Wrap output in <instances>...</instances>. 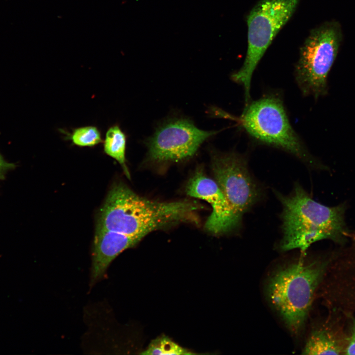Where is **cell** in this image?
Instances as JSON below:
<instances>
[{"instance_id":"obj_1","label":"cell","mask_w":355,"mask_h":355,"mask_svg":"<svg viewBox=\"0 0 355 355\" xmlns=\"http://www.w3.org/2000/svg\"><path fill=\"white\" fill-rule=\"evenodd\" d=\"M198 204L189 201L160 202L140 196L123 184L114 185L102 208L97 227L144 237L182 222H198Z\"/></svg>"},{"instance_id":"obj_2","label":"cell","mask_w":355,"mask_h":355,"mask_svg":"<svg viewBox=\"0 0 355 355\" xmlns=\"http://www.w3.org/2000/svg\"><path fill=\"white\" fill-rule=\"evenodd\" d=\"M276 194L283 207L280 250L299 249L304 252L312 244L323 239L341 244L347 241L350 233L345 221V203L331 207L322 205L299 183L288 195Z\"/></svg>"},{"instance_id":"obj_3","label":"cell","mask_w":355,"mask_h":355,"mask_svg":"<svg viewBox=\"0 0 355 355\" xmlns=\"http://www.w3.org/2000/svg\"><path fill=\"white\" fill-rule=\"evenodd\" d=\"M330 262L303 254L269 278L266 286L268 300L292 334L298 335L304 327Z\"/></svg>"},{"instance_id":"obj_4","label":"cell","mask_w":355,"mask_h":355,"mask_svg":"<svg viewBox=\"0 0 355 355\" xmlns=\"http://www.w3.org/2000/svg\"><path fill=\"white\" fill-rule=\"evenodd\" d=\"M237 120L257 142L285 150L311 167L327 169L305 149L292 129L279 97L270 95L249 103Z\"/></svg>"},{"instance_id":"obj_5","label":"cell","mask_w":355,"mask_h":355,"mask_svg":"<svg viewBox=\"0 0 355 355\" xmlns=\"http://www.w3.org/2000/svg\"><path fill=\"white\" fill-rule=\"evenodd\" d=\"M299 0H260L247 18L248 49L241 68L232 75L243 85L246 105L250 101L253 73L259 61L281 28L289 20Z\"/></svg>"},{"instance_id":"obj_6","label":"cell","mask_w":355,"mask_h":355,"mask_svg":"<svg viewBox=\"0 0 355 355\" xmlns=\"http://www.w3.org/2000/svg\"><path fill=\"white\" fill-rule=\"evenodd\" d=\"M340 24L326 22L312 30L300 48L296 65L297 83L304 95L316 99L326 95L327 78L342 40Z\"/></svg>"},{"instance_id":"obj_7","label":"cell","mask_w":355,"mask_h":355,"mask_svg":"<svg viewBox=\"0 0 355 355\" xmlns=\"http://www.w3.org/2000/svg\"><path fill=\"white\" fill-rule=\"evenodd\" d=\"M215 131L197 127L188 118H172L163 123L147 141L149 158L156 162H178L192 157Z\"/></svg>"},{"instance_id":"obj_8","label":"cell","mask_w":355,"mask_h":355,"mask_svg":"<svg viewBox=\"0 0 355 355\" xmlns=\"http://www.w3.org/2000/svg\"><path fill=\"white\" fill-rule=\"evenodd\" d=\"M212 168L216 182L233 210L242 217L261 195L246 159L234 152L217 153L213 157Z\"/></svg>"},{"instance_id":"obj_9","label":"cell","mask_w":355,"mask_h":355,"mask_svg":"<svg viewBox=\"0 0 355 355\" xmlns=\"http://www.w3.org/2000/svg\"><path fill=\"white\" fill-rule=\"evenodd\" d=\"M186 192L211 205L213 211L205 223V229L209 232L222 234L232 231L240 225L242 217L233 210L217 183L201 170L197 171L189 179Z\"/></svg>"},{"instance_id":"obj_10","label":"cell","mask_w":355,"mask_h":355,"mask_svg":"<svg viewBox=\"0 0 355 355\" xmlns=\"http://www.w3.org/2000/svg\"><path fill=\"white\" fill-rule=\"evenodd\" d=\"M142 238L97 227L92 253L91 284L102 278L111 263L119 254L134 247Z\"/></svg>"},{"instance_id":"obj_11","label":"cell","mask_w":355,"mask_h":355,"mask_svg":"<svg viewBox=\"0 0 355 355\" xmlns=\"http://www.w3.org/2000/svg\"><path fill=\"white\" fill-rule=\"evenodd\" d=\"M346 331L335 320H328L311 332L303 355H344Z\"/></svg>"},{"instance_id":"obj_12","label":"cell","mask_w":355,"mask_h":355,"mask_svg":"<svg viewBox=\"0 0 355 355\" xmlns=\"http://www.w3.org/2000/svg\"><path fill=\"white\" fill-rule=\"evenodd\" d=\"M127 138L118 125L110 126L106 131L104 141V150L106 154L116 160L122 166L128 178L130 174L126 165L125 152Z\"/></svg>"},{"instance_id":"obj_13","label":"cell","mask_w":355,"mask_h":355,"mask_svg":"<svg viewBox=\"0 0 355 355\" xmlns=\"http://www.w3.org/2000/svg\"><path fill=\"white\" fill-rule=\"evenodd\" d=\"M66 138L80 147H93L103 141L99 129L92 125L76 128L71 133H66Z\"/></svg>"},{"instance_id":"obj_14","label":"cell","mask_w":355,"mask_h":355,"mask_svg":"<svg viewBox=\"0 0 355 355\" xmlns=\"http://www.w3.org/2000/svg\"><path fill=\"white\" fill-rule=\"evenodd\" d=\"M142 355H192L193 353L182 347L166 336H161L153 340Z\"/></svg>"},{"instance_id":"obj_15","label":"cell","mask_w":355,"mask_h":355,"mask_svg":"<svg viewBox=\"0 0 355 355\" xmlns=\"http://www.w3.org/2000/svg\"><path fill=\"white\" fill-rule=\"evenodd\" d=\"M344 355H355V319L350 318L347 331H346Z\"/></svg>"},{"instance_id":"obj_16","label":"cell","mask_w":355,"mask_h":355,"mask_svg":"<svg viewBox=\"0 0 355 355\" xmlns=\"http://www.w3.org/2000/svg\"><path fill=\"white\" fill-rule=\"evenodd\" d=\"M14 163L6 161L0 153V179L4 178L7 173L15 168Z\"/></svg>"}]
</instances>
